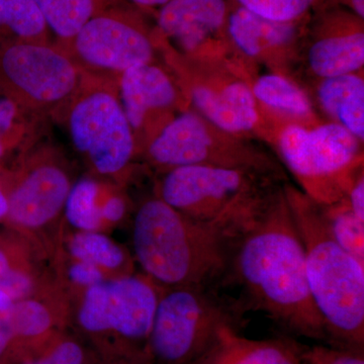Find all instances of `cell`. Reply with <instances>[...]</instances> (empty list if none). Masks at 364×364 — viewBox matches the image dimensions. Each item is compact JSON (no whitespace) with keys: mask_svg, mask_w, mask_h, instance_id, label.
<instances>
[{"mask_svg":"<svg viewBox=\"0 0 364 364\" xmlns=\"http://www.w3.org/2000/svg\"><path fill=\"white\" fill-rule=\"evenodd\" d=\"M228 269L256 308L294 334L329 344L309 291L305 250L284 188L235 239Z\"/></svg>","mask_w":364,"mask_h":364,"instance_id":"cell-1","label":"cell"},{"mask_svg":"<svg viewBox=\"0 0 364 364\" xmlns=\"http://www.w3.org/2000/svg\"><path fill=\"white\" fill-rule=\"evenodd\" d=\"M236 238L229 227L191 219L158 196L141 203L132 227L134 257L163 289L207 287L227 272Z\"/></svg>","mask_w":364,"mask_h":364,"instance_id":"cell-2","label":"cell"},{"mask_svg":"<svg viewBox=\"0 0 364 364\" xmlns=\"http://www.w3.org/2000/svg\"><path fill=\"white\" fill-rule=\"evenodd\" d=\"M284 188L305 250L309 291L329 344L363 350L364 263L332 238L317 203L293 186Z\"/></svg>","mask_w":364,"mask_h":364,"instance_id":"cell-3","label":"cell"},{"mask_svg":"<svg viewBox=\"0 0 364 364\" xmlns=\"http://www.w3.org/2000/svg\"><path fill=\"white\" fill-rule=\"evenodd\" d=\"M279 178L254 170L189 165L163 172L156 196L191 219L220 223L240 235L279 188Z\"/></svg>","mask_w":364,"mask_h":364,"instance_id":"cell-4","label":"cell"},{"mask_svg":"<svg viewBox=\"0 0 364 364\" xmlns=\"http://www.w3.org/2000/svg\"><path fill=\"white\" fill-rule=\"evenodd\" d=\"M158 50L186 95L189 109L226 133L242 138L253 134L272 142L279 124L263 114L264 109L254 97L238 62L184 58L162 43Z\"/></svg>","mask_w":364,"mask_h":364,"instance_id":"cell-5","label":"cell"},{"mask_svg":"<svg viewBox=\"0 0 364 364\" xmlns=\"http://www.w3.org/2000/svg\"><path fill=\"white\" fill-rule=\"evenodd\" d=\"M272 143L303 193L318 205L345 198L352 179L363 168V142L333 122L282 123Z\"/></svg>","mask_w":364,"mask_h":364,"instance_id":"cell-6","label":"cell"},{"mask_svg":"<svg viewBox=\"0 0 364 364\" xmlns=\"http://www.w3.org/2000/svg\"><path fill=\"white\" fill-rule=\"evenodd\" d=\"M60 123L95 176L114 183L129 176L136 158L135 140L117 82L86 73Z\"/></svg>","mask_w":364,"mask_h":364,"instance_id":"cell-7","label":"cell"},{"mask_svg":"<svg viewBox=\"0 0 364 364\" xmlns=\"http://www.w3.org/2000/svg\"><path fill=\"white\" fill-rule=\"evenodd\" d=\"M9 188L6 219L46 256L54 255L67 196L73 186L63 155L49 144L25 151Z\"/></svg>","mask_w":364,"mask_h":364,"instance_id":"cell-8","label":"cell"},{"mask_svg":"<svg viewBox=\"0 0 364 364\" xmlns=\"http://www.w3.org/2000/svg\"><path fill=\"white\" fill-rule=\"evenodd\" d=\"M85 75L55 43L0 46V92L42 119L60 123Z\"/></svg>","mask_w":364,"mask_h":364,"instance_id":"cell-9","label":"cell"},{"mask_svg":"<svg viewBox=\"0 0 364 364\" xmlns=\"http://www.w3.org/2000/svg\"><path fill=\"white\" fill-rule=\"evenodd\" d=\"M141 11L112 0L71 40L55 44L85 73L117 83L124 72L156 61L159 53L154 26Z\"/></svg>","mask_w":364,"mask_h":364,"instance_id":"cell-10","label":"cell"},{"mask_svg":"<svg viewBox=\"0 0 364 364\" xmlns=\"http://www.w3.org/2000/svg\"><path fill=\"white\" fill-rule=\"evenodd\" d=\"M141 156L162 172L189 165H208L280 174L279 165L250 139L220 130L191 109L179 112Z\"/></svg>","mask_w":364,"mask_h":364,"instance_id":"cell-11","label":"cell"},{"mask_svg":"<svg viewBox=\"0 0 364 364\" xmlns=\"http://www.w3.org/2000/svg\"><path fill=\"white\" fill-rule=\"evenodd\" d=\"M234 315L205 287L163 289L147 350L161 364H191Z\"/></svg>","mask_w":364,"mask_h":364,"instance_id":"cell-12","label":"cell"},{"mask_svg":"<svg viewBox=\"0 0 364 364\" xmlns=\"http://www.w3.org/2000/svg\"><path fill=\"white\" fill-rule=\"evenodd\" d=\"M162 289L144 273L105 280L77 299L78 324L91 334H117L148 348Z\"/></svg>","mask_w":364,"mask_h":364,"instance_id":"cell-13","label":"cell"},{"mask_svg":"<svg viewBox=\"0 0 364 364\" xmlns=\"http://www.w3.org/2000/svg\"><path fill=\"white\" fill-rule=\"evenodd\" d=\"M318 80L360 73L364 66V20L324 1L311 14L298 56Z\"/></svg>","mask_w":364,"mask_h":364,"instance_id":"cell-14","label":"cell"},{"mask_svg":"<svg viewBox=\"0 0 364 364\" xmlns=\"http://www.w3.org/2000/svg\"><path fill=\"white\" fill-rule=\"evenodd\" d=\"M229 0H170L155 11L156 39L184 58L233 59L226 26Z\"/></svg>","mask_w":364,"mask_h":364,"instance_id":"cell-15","label":"cell"},{"mask_svg":"<svg viewBox=\"0 0 364 364\" xmlns=\"http://www.w3.org/2000/svg\"><path fill=\"white\" fill-rule=\"evenodd\" d=\"M117 90L135 140L136 157L179 112L189 109L172 72L156 61L124 72Z\"/></svg>","mask_w":364,"mask_h":364,"instance_id":"cell-16","label":"cell"},{"mask_svg":"<svg viewBox=\"0 0 364 364\" xmlns=\"http://www.w3.org/2000/svg\"><path fill=\"white\" fill-rule=\"evenodd\" d=\"M309 18L293 23L268 20L230 4L226 33L232 55L279 72L298 57Z\"/></svg>","mask_w":364,"mask_h":364,"instance_id":"cell-17","label":"cell"},{"mask_svg":"<svg viewBox=\"0 0 364 364\" xmlns=\"http://www.w3.org/2000/svg\"><path fill=\"white\" fill-rule=\"evenodd\" d=\"M303 346L289 337L246 338L237 332L234 324H224L191 364H301Z\"/></svg>","mask_w":364,"mask_h":364,"instance_id":"cell-18","label":"cell"},{"mask_svg":"<svg viewBox=\"0 0 364 364\" xmlns=\"http://www.w3.org/2000/svg\"><path fill=\"white\" fill-rule=\"evenodd\" d=\"M255 100L264 111L291 123L312 126L318 124L311 98L296 81L282 72H267L254 77L245 74Z\"/></svg>","mask_w":364,"mask_h":364,"instance_id":"cell-19","label":"cell"},{"mask_svg":"<svg viewBox=\"0 0 364 364\" xmlns=\"http://www.w3.org/2000/svg\"><path fill=\"white\" fill-rule=\"evenodd\" d=\"M315 97L318 107L332 119L363 143L364 79L363 73L320 79Z\"/></svg>","mask_w":364,"mask_h":364,"instance_id":"cell-20","label":"cell"},{"mask_svg":"<svg viewBox=\"0 0 364 364\" xmlns=\"http://www.w3.org/2000/svg\"><path fill=\"white\" fill-rule=\"evenodd\" d=\"M57 249L100 268L109 279L134 273L130 253L104 232L76 231L67 238L62 232Z\"/></svg>","mask_w":364,"mask_h":364,"instance_id":"cell-21","label":"cell"},{"mask_svg":"<svg viewBox=\"0 0 364 364\" xmlns=\"http://www.w3.org/2000/svg\"><path fill=\"white\" fill-rule=\"evenodd\" d=\"M49 28L33 0H0V40L51 43Z\"/></svg>","mask_w":364,"mask_h":364,"instance_id":"cell-22","label":"cell"},{"mask_svg":"<svg viewBox=\"0 0 364 364\" xmlns=\"http://www.w3.org/2000/svg\"><path fill=\"white\" fill-rule=\"evenodd\" d=\"M49 30L56 35L55 43L68 42L112 0H33Z\"/></svg>","mask_w":364,"mask_h":364,"instance_id":"cell-23","label":"cell"},{"mask_svg":"<svg viewBox=\"0 0 364 364\" xmlns=\"http://www.w3.org/2000/svg\"><path fill=\"white\" fill-rule=\"evenodd\" d=\"M107 182L85 176L74 182L64 205L63 219L76 231L105 232L102 203Z\"/></svg>","mask_w":364,"mask_h":364,"instance_id":"cell-24","label":"cell"},{"mask_svg":"<svg viewBox=\"0 0 364 364\" xmlns=\"http://www.w3.org/2000/svg\"><path fill=\"white\" fill-rule=\"evenodd\" d=\"M317 205L321 217L335 242L364 263V222L353 214L346 198L330 205Z\"/></svg>","mask_w":364,"mask_h":364,"instance_id":"cell-25","label":"cell"},{"mask_svg":"<svg viewBox=\"0 0 364 364\" xmlns=\"http://www.w3.org/2000/svg\"><path fill=\"white\" fill-rule=\"evenodd\" d=\"M43 119L7 98L0 100V159L16 148L28 150L35 145L38 123Z\"/></svg>","mask_w":364,"mask_h":364,"instance_id":"cell-26","label":"cell"},{"mask_svg":"<svg viewBox=\"0 0 364 364\" xmlns=\"http://www.w3.org/2000/svg\"><path fill=\"white\" fill-rule=\"evenodd\" d=\"M324 0H229L268 20L293 23L310 18Z\"/></svg>","mask_w":364,"mask_h":364,"instance_id":"cell-27","label":"cell"},{"mask_svg":"<svg viewBox=\"0 0 364 364\" xmlns=\"http://www.w3.org/2000/svg\"><path fill=\"white\" fill-rule=\"evenodd\" d=\"M301 364H364L363 350L331 344L304 345Z\"/></svg>","mask_w":364,"mask_h":364,"instance_id":"cell-28","label":"cell"},{"mask_svg":"<svg viewBox=\"0 0 364 364\" xmlns=\"http://www.w3.org/2000/svg\"><path fill=\"white\" fill-rule=\"evenodd\" d=\"M130 210V203L126 195L116 183L105 186L102 203V220L105 231L111 227L117 226L126 219Z\"/></svg>","mask_w":364,"mask_h":364,"instance_id":"cell-29","label":"cell"},{"mask_svg":"<svg viewBox=\"0 0 364 364\" xmlns=\"http://www.w3.org/2000/svg\"><path fill=\"white\" fill-rule=\"evenodd\" d=\"M85 351L77 342L64 340L51 350L26 364H85Z\"/></svg>","mask_w":364,"mask_h":364,"instance_id":"cell-30","label":"cell"},{"mask_svg":"<svg viewBox=\"0 0 364 364\" xmlns=\"http://www.w3.org/2000/svg\"><path fill=\"white\" fill-rule=\"evenodd\" d=\"M13 299L0 291V356L14 339Z\"/></svg>","mask_w":364,"mask_h":364,"instance_id":"cell-31","label":"cell"},{"mask_svg":"<svg viewBox=\"0 0 364 364\" xmlns=\"http://www.w3.org/2000/svg\"><path fill=\"white\" fill-rule=\"evenodd\" d=\"M349 207L360 221L364 222V174L363 168L359 170L352 179L346 196Z\"/></svg>","mask_w":364,"mask_h":364,"instance_id":"cell-32","label":"cell"},{"mask_svg":"<svg viewBox=\"0 0 364 364\" xmlns=\"http://www.w3.org/2000/svg\"><path fill=\"white\" fill-rule=\"evenodd\" d=\"M326 1L344 7L364 20V0H326Z\"/></svg>","mask_w":364,"mask_h":364,"instance_id":"cell-33","label":"cell"},{"mask_svg":"<svg viewBox=\"0 0 364 364\" xmlns=\"http://www.w3.org/2000/svg\"><path fill=\"white\" fill-rule=\"evenodd\" d=\"M126 1L140 11L155 13L157 9L166 4L170 0H126Z\"/></svg>","mask_w":364,"mask_h":364,"instance_id":"cell-34","label":"cell"},{"mask_svg":"<svg viewBox=\"0 0 364 364\" xmlns=\"http://www.w3.org/2000/svg\"><path fill=\"white\" fill-rule=\"evenodd\" d=\"M7 210H9V205H7L6 193L0 184V220L6 219Z\"/></svg>","mask_w":364,"mask_h":364,"instance_id":"cell-35","label":"cell"}]
</instances>
